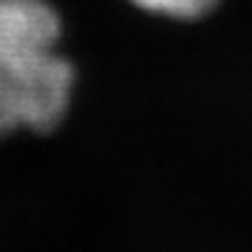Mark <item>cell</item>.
Masks as SVG:
<instances>
[{
	"label": "cell",
	"mask_w": 252,
	"mask_h": 252,
	"mask_svg": "<svg viewBox=\"0 0 252 252\" xmlns=\"http://www.w3.org/2000/svg\"><path fill=\"white\" fill-rule=\"evenodd\" d=\"M134 5L152 10L170 18H201L219 3V0H131Z\"/></svg>",
	"instance_id": "obj_2"
},
{
	"label": "cell",
	"mask_w": 252,
	"mask_h": 252,
	"mask_svg": "<svg viewBox=\"0 0 252 252\" xmlns=\"http://www.w3.org/2000/svg\"><path fill=\"white\" fill-rule=\"evenodd\" d=\"M60 16L44 0H0V136L49 131L70 108L75 72L60 54Z\"/></svg>",
	"instance_id": "obj_1"
}]
</instances>
